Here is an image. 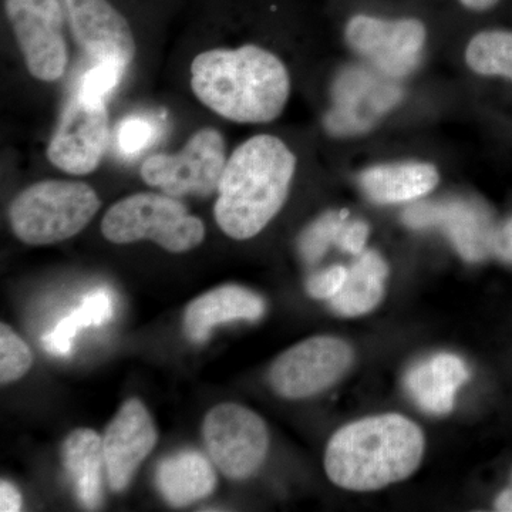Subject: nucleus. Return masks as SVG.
I'll return each instance as SVG.
<instances>
[{
    "label": "nucleus",
    "instance_id": "1",
    "mask_svg": "<svg viewBox=\"0 0 512 512\" xmlns=\"http://www.w3.org/2000/svg\"><path fill=\"white\" fill-rule=\"evenodd\" d=\"M424 450V433L413 420L377 414L340 427L326 446L323 466L336 487L372 493L412 477Z\"/></svg>",
    "mask_w": 512,
    "mask_h": 512
},
{
    "label": "nucleus",
    "instance_id": "2",
    "mask_svg": "<svg viewBox=\"0 0 512 512\" xmlns=\"http://www.w3.org/2000/svg\"><path fill=\"white\" fill-rule=\"evenodd\" d=\"M191 89L208 109L237 123H269L284 110L291 82L284 63L258 46L214 49L191 64Z\"/></svg>",
    "mask_w": 512,
    "mask_h": 512
},
{
    "label": "nucleus",
    "instance_id": "3",
    "mask_svg": "<svg viewBox=\"0 0 512 512\" xmlns=\"http://www.w3.org/2000/svg\"><path fill=\"white\" fill-rule=\"evenodd\" d=\"M296 158L281 138L256 136L229 157L218 187L214 214L229 238L258 235L284 207Z\"/></svg>",
    "mask_w": 512,
    "mask_h": 512
},
{
    "label": "nucleus",
    "instance_id": "4",
    "mask_svg": "<svg viewBox=\"0 0 512 512\" xmlns=\"http://www.w3.org/2000/svg\"><path fill=\"white\" fill-rule=\"evenodd\" d=\"M90 185L49 180L30 185L10 205L13 232L28 245L66 241L83 231L100 210Z\"/></svg>",
    "mask_w": 512,
    "mask_h": 512
},
{
    "label": "nucleus",
    "instance_id": "5",
    "mask_svg": "<svg viewBox=\"0 0 512 512\" xmlns=\"http://www.w3.org/2000/svg\"><path fill=\"white\" fill-rule=\"evenodd\" d=\"M101 232L113 244L150 239L173 254L191 251L205 238L204 224L188 214L183 202L156 192H140L116 202L104 215Z\"/></svg>",
    "mask_w": 512,
    "mask_h": 512
},
{
    "label": "nucleus",
    "instance_id": "6",
    "mask_svg": "<svg viewBox=\"0 0 512 512\" xmlns=\"http://www.w3.org/2000/svg\"><path fill=\"white\" fill-rule=\"evenodd\" d=\"M202 436L214 466L231 480H247L265 463L269 431L264 419L248 407L222 403L212 407Z\"/></svg>",
    "mask_w": 512,
    "mask_h": 512
},
{
    "label": "nucleus",
    "instance_id": "7",
    "mask_svg": "<svg viewBox=\"0 0 512 512\" xmlns=\"http://www.w3.org/2000/svg\"><path fill=\"white\" fill-rule=\"evenodd\" d=\"M227 161L220 131L204 128L188 140L180 153L147 158L141 177L171 197H208L218 191Z\"/></svg>",
    "mask_w": 512,
    "mask_h": 512
},
{
    "label": "nucleus",
    "instance_id": "8",
    "mask_svg": "<svg viewBox=\"0 0 512 512\" xmlns=\"http://www.w3.org/2000/svg\"><path fill=\"white\" fill-rule=\"evenodd\" d=\"M355 360L352 346L335 336H315L282 353L269 370V384L285 399H306L339 383Z\"/></svg>",
    "mask_w": 512,
    "mask_h": 512
},
{
    "label": "nucleus",
    "instance_id": "9",
    "mask_svg": "<svg viewBox=\"0 0 512 512\" xmlns=\"http://www.w3.org/2000/svg\"><path fill=\"white\" fill-rule=\"evenodd\" d=\"M5 12L29 73L56 82L67 66L62 0H5Z\"/></svg>",
    "mask_w": 512,
    "mask_h": 512
},
{
    "label": "nucleus",
    "instance_id": "10",
    "mask_svg": "<svg viewBox=\"0 0 512 512\" xmlns=\"http://www.w3.org/2000/svg\"><path fill=\"white\" fill-rule=\"evenodd\" d=\"M393 77L366 67L343 70L333 86V109L326 128L333 136H356L370 130L402 99V89Z\"/></svg>",
    "mask_w": 512,
    "mask_h": 512
},
{
    "label": "nucleus",
    "instance_id": "11",
    "mask_svg": "<svg viewBox=\"0 0 512 512\" xmlns=\"http://www.w3.org/2000/svg\"><path fill=\"white\" fill-rule=\"evenodd\" d=\"M109 140V117L104 101L74 94L47 147L50 163L74 175L93 173L99 167Z\"/></svg>",
    "mask_w": 512,
    "mask_h": 512
},
{
    "label": "nucleus",
    "instance_id": "12",
    "mask_svg": "<svg viewBox=\"0 0 512 512\" xmlns=\"http://www.w3.org/2000/svg\"><path fill=\"white\" fill-rule=\"evenodd\" d=\"M346 39L379 72L394 79L406 76L419 63L426 29L416 19L386 20L359 15L350 20Z\"/></svg>",
    "mask_w": 512,
    "mask_h": 512
},
{
    "label": "nucleus",
    "instance_id": "13",
    "mask_svg": "<svg viewBox=\"0 0 512 512\" xmlns=\"http://www.w3.org/2000/svg\"><path fill=\"white\" fill-rule=\"evenodd\" d=\"M73 39L83 52L101 60L124 64L136 56V40L127 19L110 0H62Z\"/></svg>",
    "mask_w": 512,
    "mask_h": 512
},
{
    "label": "nucleus",
    "instance_id": "14",
    "mask_svg": "<svg viewBox=\"0 0 512 512\" xmlns=\"http://www.w3.org/2000/svg\"><path fill=\"white\" fill-rule=\"evenodd\" d=\"M157 443L150 413L137 399L127 400L103 437L106 476L114 493H123Z\"/></svg>",
    "mask_w": 512,
    "mask_h": 512
},
{
    "label": "nucleus",
    "instance_id": "15",
    "mask_svg": "<svg viewBox=\"0 0 512 512\" xmlns=\"http://www.w3.org/2000/svg\"><path fill=\"white\" fill-rule=\"evenodd\" d=\"M410 228L439 227L467 261H480L494 248L495 234L485 211L466 201L421 202L404 211Z\"/></svg>",
    "mask_w": 512,
    "mask_h": 512
},
{
    "label": "nucleus",
    "instance_id": "16",
    "mask_svg": "<svg viewBox=\"0 0 512 512\" xmlns=\"http://www.w3.org/2000/svg\"><path fill=\"white\" fill-rule=\"evenodd\" d=\"M470 379L460 356L437 353L410 367L404 384L417 406L434 416H446L454 407L458 390Z\"/></svg>",
    "mask_w": 512,
    "mask_h": 512
},
{
    "label": "nucleus",
    "instance_id": "17",
    "mask_svg": "<svg viewBox=\"0 0 512 512\" xmlns=\"http://www.w3.org/2000/svg\"><path fill=\"white\" fill-rule=\"evenodd\" d=\"M265 301L244 286L225 285L192 301L185 312V330L192 342L204 343L211 330L234 320H258L265 313Z\"/></svg>",
    "mask_w": 512,
    "mask_h": 512
},
{
    "label": "nucleus",
    "instance_id": "18",
    "mask_svg": "<svg viewBox=\"0 0 512 512\" xmlns=\"http://www.w3.org/2000/svg\"><path fill=\"white\" fill-rule=\"evenodd\" d=\"M156 484L168 504L185 507L215 490L217 473L204 454L185 450L158 464Z\"/></svg>",
    "mask_w": 512,
    "mask_h": 512
},
{
    "label": "nucleus",
    "instance_id": "19",
    "mask_svg": "<svg viewBox=\"0 0 512 512\" xmlns=\"http://www.w3.org/2000/svg\"><path fill=\"white\" fill-rule=\"evenodd\" d=\"M62 458L80 504L87 510L99 508L106 470L103 437L90 429L74 430L64 440Z\"/></svg>",
    "mask_w": 512,
    "mask_h": 512
},
{
    "label": "nucleus",
    "instance_id": "20",
    "mask_svg": "<svg viewBox=\"0 0 512 512\" xmlns=\"http://www.w3.org/2000/svg\"><path fill=\"white\" fill-rule=\"evenodd\" d=\"M439 183V173L430 164L382 165L360 175V185L377 204H399L429 194Z\"/></svg>",
    "mask_w": 512,
    "mask_h": 512
},
{
    "label": "nucleus",
    "instance_id": "21",
    "mask_svg": "<svg viewBox=\"0 0 512 512\" xmlns=\"http://www.w3.org/2000/svg\"><path fill=\"white\" fill-rule=\"evenodd\" d=\"M348 271L342 291L329 301L330 309L343 318L375 311L384 296L389 266L377 252L363 251Z\"/></svg>",
    "mask_w": 512,
    "mask_h": 512
},
{
    "label": "nucleus",
    "instance_id": "22",
    "mask_svg": "<svg viewBox=\"0 0 512 512\" xmlns=\"http://www.w3.org/2000/svg\"><path fill=\"white\" fill-rule=\"evenodd\" d=\"M114 302L109 289L100 288L87 293L83 302L70 315L64 316L52 332L43 336V348L50 355L66 357L73 348V339L80 329L100 326L113 318Z\"/></svg>",
    "mask_w": 512,
    "mask_h": 512
},
{
    "label": "nucleus",
    "instance_id": "23",
    "mask_svg": "<svg viewBox=\"0 0 512 512\" xmlns=\"http://www.w3.org/2000/svg\"><path fill=\"white\" fill-rule=\"evenodd\" d=\"M466 60L478 74L512 79V32L490 30L478 33L467 47Z\"/></svg>",
    "mask_w": 512,
    "mask_h": 512
},
{
    "label": "nucleus",
    "instance_id": "24",
    "mask_svg": "<svg viewBox=\"0 0 512 512\" xmlns=\"http://www.w3.org/2000/svg\"><path fill=\"white\" fill-rule=\"evenodd\" d=\"M348 217V211H330L303 231L299 239V249L306 264H316L323 258L330 245H336Z\"/></svg>",
    "mask_w": 512,
    "mask_h": 512
},
{
    "label": "nucleus",
    "instance_id": "25",
    "mask_svg": "<svg viewBox=\"0 0 512 512\" xmlns=\"http://www.w3.org/2000/svg\"><path fill=\"white\" fill-rule=\"evenodd\" d=\"M32 350L6 323L0 326V382L9 384L26 375L32 367Z\"/></svg>",
    "mask_w": 512,
    "mask_h": 512
},
{
    "label": "nucleus",
    "instance_id": "26",
    "mask_svg": "<svg viewBox=\"0 0 512 512\" xmlns=\"http://www.w3.org/2000/svg\"><path fill=\"white\" fill-rule=\"evenodd\" d=\"M126 69L127 64L117 60H101L84 74L77 93L87 100L104 101L116 89Z\"/></svg>",
    "mask_w": 512,
    "mask_h": 512
},
{
    "label": "nucleus",
    "instance_id": "27",
    "mask_svg": "<svg viewBox=\"0 0 512 512\" xmlns=\"http://www.w3.org/2000/svg\"><path fill=\"white\" fill-rule=\"evenodd\" d=\"M154 136H156V127L150 121L141 117H128L121 121L117 140H119L120 150L127 156H133L144 150L153 141Z\"/></svg>",
    "mask_w": 512,
    "mask_h": 512
},
{
    "label": "nucleus",
    "instance_id": "28",
    "mask_svg": "<svg viewBox=\"0 0 512 512\" xmlns=\"http://www.w3.org/2000/svg\"><path fill=\"white\" fill-rule=\"evenodd\" d=\"M348 272L345 266L336 265L319 272V274L312 275L306 282V291L313 299L330 301L342 291L343 285L348 279Z\"/></svg>",
    "mask_w": 512,
    "mask_h": 512
},
{
    "label": "nucleus",
    "instance_id": "29",
    "mask_svg": "<svg viewBox=\"0 0 512 512\" xmlns=\"http://www.w3.org/2000/svg\"><path fill=\"white\" fill-rule=\"evenodd\" d=\"M367 237H369V225L366 222H346L345 227L340 232L336 247L342 249L343 252L360 255L365 251Z\"/></svg>",
    "mask_w": 512,
    "mask_h": 512
},
{
    "label": "nucleus",
    "instance_id": "30",
    "mask_svg": "<svg viewBox=\"0 0 512 512\" xmlns=\"http://www.w3.org/2000/svg\"><path fill=\"white\" fill-rule=\"evenodd\" d=\"M22 510V495L18 488L3 480L0 483V511L16 512Z\"/></svg>",
    "mask_w": 512,
    "mask_h": 512
},
{
    "label": "nucleus",
    "instance_id": "31",
    "mask_svg": "<svg viewBox=\"0 0 512 512\" xmlns=\"http://www.w3.org/2000/svg\"><path fill=\"white\" fill-rule=\"evenodd\" d=\"M494 249L498 255L512 261V221L505 225L500 234H495Z\"/></svg>",
    "mask_w": 512,
    "mask_h": 512
},
{
    "label": "nucleus",
    "instance_id": "32",
    "mask_svg": "<svg viewBox=\"0 0 512 512\" xmlns=\"http://www.w3.org/2000/svg\"><path fill=\"white\" fill-rule=\"evenodd\" d=\"M494 510L500 512H512V474L510 484L497 495L494 501Z\"/></svg>",
    "mask_w": 512,
    "mask_h": 512
},
{
    "label": "nucleus",
    "instance_id": "33",
    "mask_svg": "<svg viewBox=\"0 0 512 512\" xmlns=\"http://www.w3.org/2000/svg\"><path fill=\"white\" fill-rule=\"evenodd\" d=\"M493 2H497L498 3V2H500V0H493Z\"/></svg>",
    "mask_w": 512,
    "mask_h": 512
}]
</instances>
